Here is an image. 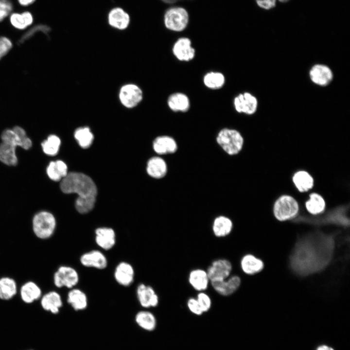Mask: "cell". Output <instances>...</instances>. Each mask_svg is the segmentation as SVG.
<instances>
[{"label": "cell", "instance_id": "cell-31", "mask_svg": "<svg viewBox=\"0 0 350 350\" xmlns=\"http://www.w3.org/2000/svg\"><path fill=\"white\" fill-rule=\"evenodd\" d=\"M135 320L137 324L145 331H154L157 326L155 316L148 311H141L137 313Z\"/></svg>", "mask_w": 350, "mask_h": 350}, {"label": "cell", "instance_id": "cell-44", "mask_svg": "<svg viewBox=\"0 0 350 350\" xmlns=\"http://www.w3.org/2000/svg\"><path fill=\"white\" fill-rule=\"evenodd\" d=\"M12 48L11 41L6 37H0V60Z\"/></svg>", "mask_w": 350, "mask_h": 350}, {"label": "cell", "instance_id": "cell-37", "mask_svg": "<svg viewBox=\"0 0 350 350\" xmlns=\"http://www.w3.org/2000/svg\"><path fill=\"white\" fill-rule=\"evenodd\" d=\"M61 144L59 138L55 135L49 136L47 140L41 143L42 150L44 153L49 156L56 155L59 151Z\"/></svg>", "mask_w": 350, "mask_h": 350}, {"label": "cell", "instance_id": "cell-11", "mask_svg": "<svg viewBox=\"0 0 350 350\" xmlns=\"http://www.w3.org/2000/svg\"><path fill=\"white\" fill-rule=\"evenodd\" d=\"M172 52L175 57L181 62H189L195 55V50L191 39L186 37L178 38L173 44Z\"/></svg>", "mask_w": 350, "mask_h": 350}, {"label": "cell", "instance_id": "cell-46", "mask_svg": "<svg viewBox=\"0 0 350 350\" xmlns=\"http://www.w3.org/2000/svg\"><path fill=\"white\" fill-rule=\"evenodd\" d=\"M20 4L22 6H27L32 4L35 0H18Z\"/></svg>", "mask_w": 350, "mask_h": 350}, {"label": "cell", "instance_id": "cell-24", "mask_svg": "<svg viewBox=\"0 0 350 350\" xmlns=\"http://www.w3.org/2000/svg\"><path fill=\"white\" fill-rule=\"evenodd\" d=\"M153 149L158 154H172L176 152L177 146L175 140L168 136H161L155 139Z\"/></svg>", "mask_w": 350, "mask_h": 350}, {"label": "cell", "instance_id": "cell-36", "mask_svg": "<svg viewBox=\"0 0 350 350\" xmlns=\"http://www.w3.org/2000/svg\"><path fill=\"white\" fill-rule=\"evenodd\" d=\"M74 138L79 145L83 148H87L91 144L94 136L88 127L78 128L74 132Z\"/></svg>", "mask_w": 350, "mask_h": 350}, {"label": "cell", "instance_id": "cell-3", "mask_svg": "<svg viewBox=\"0 0 350 350\" xmlns=\"http://www.w3.org/2000/svg\"><path fill=\"white\" fill-rule=\"evenodd\" d=\"M56 221L54 215L47 211L35 213L32 220L31 228L34 235L40 240H47L55 233Z\"/></svg>", "mask_w": 350, "mask_h": 350}, {"label": "cell", "instance_id": "cell-8", "mask_svg": "<svg viewBox=\"0 0 350 350\" xmlns=\"http://www.w3.org/2000/svg\"><path fill=\"white\" fill-rule=\"evenodd\" d=\"M119 98L124 107L132 108L137 106L143 99V92L140 87L134 84H127L120 89Z\"/></svg>", "mask_w": 350, "mask_h": 350}, {"label": "cell", "instance_id": "cell-4", "mask_svg": "<svg viewBox=\"0 0 350 350\" xmlns=\"http://www.w3.org/2000/svg\"><path fill=\"white\" fill-rule=\"evenodd\" d=\"M299 211V204L292 196L283 194L275 201L272 211L275 217L279 221H285L295 218Z\"/></svg>", "mask_w": 350, "mask_h": 350}, {"label": "cell", "instance_id": "cell-26", "mask_svg": "<svg viewBox=\"0 0 350 350\" xmlns=\"http://www.w3.org/2000/svg\"><path fill=\"white\" fill-rule=\"evenodd\" d=\"M233 229V223L231 219L225 216H219L213 220L212 231L217 238H224L230 234Z\"/></svg>", "mask_w": 350, "mask_h": 350}, {"label": "cell", "instance_id": "cell-19", "mask_svg": "<svg viewBox=\"0 0 350 350\" xmlns=\"http://www.w3.org/2000/svg\"><path fill=\"white\" fill-rule=\"evenodd\" d=\"M81 264L88 267L102 269L105 268L107 261L105 255L99 250H92L83 254L80 259Z\"/></svg>", "mask_w": 350, "mask_h": 350}, {"label": "cell", "instance_id": "cell-40", "mask_svg": "<svg viewBox=\"0 0 350 350\" xmlns=\"http://www.w3.org/2000/svg\"><path fill=\"white\" fill-rule=\"evenodd\" d=\"M196 298L203 313L210 310L212 305L211 299L205 291L198 292Z\"/></svg>", "mask_w": 350, "mask_h": 350}, {"label": "cell", "instance_id": "cell-39", "mask_svg": "<svg viewBox=\"0 0 350 350\" xmlns=\"http://www.w3.org/2000/svg\"><path fill=\"white\" fill-rule=\"evenodd\" d=\"M50 30V28L46 25L40 24L36 25L26 32L18 40V44L23 43L25 41L30 39L34 34L37 32H41L45 34H47Z\"/></svg>", "mask_w": 350, "mask_h": 350}, {"label": "cell", "instance_id": "cell-13", "mask_svg": "<svg viewBox=\"0 0 350 350\" xmlns=\"http://www.w3.org/2000/svg\"><path fill=\"white\" fill-rule=\"evenodd\" d=\"M18 294L23 302L30 304L38 301L42 297L43 292L36 283L32 280H28L19 287Z\"/></svg>", "mask_w": 350, "mask_h": 350}, {"label": "cell", "instance_id": "cell-14", "mask_svg": "<svg viewBox=\"0 0 350 350\" xmlns=\"http://www.w3.org/2000/svg\"><path fill=\"white\" fill-rule=\"evenodd\" d=\"M39 302L43 310L54 315L59 313L63 305L61 295L54 290L44 293Z\"/></svg>", "mask_w": 350, "mask_h": 350}, {"label": "cell", "instance_id": "cell-32", "mask_svg": "<svg viewBox=\"0 0 350 350\" xmlns=\"http://www.w3.org/2000/svg\"><path fill=\"white\" fill-rule=\"evenodd\" d=\"M203 82L205 86L209 89H219L225 84L226 78L221 72L210 71L204 75Z\"/></svg>", "mask_w": 350, "mask_h": 350}, {"label": "cell", "instance_id": "cell-42", "mask_svg": "<svg viewBox=\"0 0 350 350\" xmlns=\"http://www.w3.org/2000/svg\"><path fill=\"white\" fill-rule=\"evenodd\" d=\"M187 306L189 311L195 315H201L203 314L196 298H189L187 301Z\"/></svg>", "mask_w": 350, "mask_h": 350}, {"label": "cell", "instance_id": "cell-45", "mask_svg": "<svg viewBox=\"0 0 350 350\" xmlns=\"http://www.w3.org/2000/svg\"><path fill=\"white\" fill-rule=\"evenodd\" d=\"M258 5L263 9L269 10L276 6V0H255ZM289 0H279L281 2H285Z\"/></svg>", "mask_w": 350, "mask_h": 350}, {"label": "cell", "instance_id": "cell-41", "mask_svg": "<svg viewBox=\"0 0 350 350\" xmlns=\"http://www.w3.org/2000/svg\"><path fill=\"white\" fill-rule=\"evenodd\" d=\"M19 137L21 142V147L25 150H28L32 145L31 139L28 138L24 129L19 126H16L12 129Z\"/></svg>", "mask_w": 350, "mask_h": 350}, {"label": "cell", "instance_id": "cell-17", "mask_svg": "<svg viewBox=\"0 0 350 350\" xmlns=\"http://www.w3.org/2000/svg\"><path fill=\"white\" fill-rule=\"evenodd\" d=\"M188 280L190 286L198 292L205 291L210 284L207 271L201 268H194L188 274Z\"/></svg>", "mask_w": 350, "mask_h": 350}, {"label": "cell", "instance_id": "cell-5", "mask_svg": "<svg viewBox=\"0 0 350 350\" xmlns=\"http://www.w3.org/2000/svg\"><path fill=\"white\" fill-rule=\"evenodd\" d=\"M218 144L229 155L238 154L242 149L244 139L238 130L225 128L222 129L216 137Z\"/></svg>", "mask_w": 350, "mask_h": 350}, {"label": "cell", "instance_id": "cell-21", "mask_svg": "<svg viewBox=\"0 0 350 350\" xmlns=\"http://www.w3.org/2000/svg\"><path fill=\"white\" fill-rule=\"evenodd\" d=\"M95 242L101 248L109 250L116 243V235L114 230L109 228H99L96 229Z\"/></svg>", "mask_w": 350, "mask_h": 350}, {"label": "cell", "instance_id": "cell-10", "mask_svg": "<svg viewBox=\"0 0 350 350\" xmlns=\"http://www.w3.org/2000/svg\"><path fill=\"white\" fill-rule=\"evenodd\" d=\"M233 105L237 112L251 115L257 111L258 100L251 93L245 92L239 93L234 97Z\"/></svg>", "mask_w": 350, "mask_h": 350}, {"label": "cell", "instance_id": "cell-2", "mask_svg": "<svg viewBox=\"0 0 350 350\" xmlns=\"http://www.w3.org/2000/svg\"><path fill=\"white\" fill-rule=\"evenodd\" d=\"M60 187L65 193L77 194L75 208L79 212L86 213L93 209L97 191L96 185L88 176L81 173H68L62 178Z\"/></svg>", "mask_w": 350, "mask_h": 350}, {"label": "cell", "instance_id": "cell-34", "mask_svg": "<svg viewBox=\"0 0 350 350\" xmlns=\"http://www.w3.org/2000/svg\"><path fill=\"white\" fill-rule=\"evenodd\" d=\"M16 148L12 145L2 142L0 144V161L7 165H16L18 163Z\"/></svg>", "mask_w": 350, "mask_h": 350}, {"label": "cell", "instance_id": "cell-22", "mask_svg": "<svg viewBox=\"0 0 350 350\" xmlns=\"http://www.w3.org/2000/svg\"><path fill=\"white\" fill-rule=\"evenodd\" d=\"M134 277V269L132 266L128 262H121L116 267L114 271V278L119 284L128 286L133 282Z\"/></svg>", "mask_w": 350, "mask_h": 350}, {"label": "cell", "instance_id": "cell-38", "mask_svg": "<svg viewBox=\"0 0 350 350\" xmlns=\"http://www.w3.org/2000/svg\"><path fill=\"white\" fill-rule=\"evenodd\" d=\"M1 139L2 142L15 147L17 146L21 147V142L19 137L12 129L4 130L1 135Z\"/></svg>", "mask_w": 350, "mask_h": 350}, {"label": "cell", "instance_id": "cell-27", "mask_svg": "<svg viewBox=\"0 0 350 350\" xmlns=\"http://www.w3.org/2000/svg\"><path fill=\"white\" fill-rule=\"evenodd\" d=\"M326 201L320 194L312 192L309 194V199L305 201L304 207L308 212L313 215L322 213L325 210Z\"/></svg>", "mask_w": 350, "mask_h": 350}, {"label": "cell", "instance_id": "cell-43", "mask_svg": "<svg viewBox=\"0 0 350 350\" xmlns=\"http://www.w3.org/2000/svg\"><path fill=\"white\" fill-rule=\"evenodd\" d=\"M12 8V4L9 0H0V22L9 15Z\"/></svg>", "mask_w": 350, "mask_h": 350}, {"label": "cell", "instance_id": "cell-15", "mask_svg": "<svg viewBox=\"0 0 350 350\" xmlns=\"http://www.w3.org/2000/svg\"><path fill=\"white\" fill-rule=\"evenodd\" d=\"M137 296L140 305L146 308L156 307L159 303V298L154 288L143 283L137 288Z\"/></svg>", "mask_w": 350, "mask_h": 350}, {"label": "cell", "instance_id": "cell-12", "mask_svg": "<svg viewBox=\"0 0 350 350\" xmlns=\"http://www.w3.org/2000/svg\"><path fill=\"white\" fill-rule=\"evenodd\" d=\"M213 289L219 295L228 297L235 293L240 287L241 279L237 275H230L227 279L210 282Z\"/></svg>", "mask_w": 350, "mask_h": 350}, {"label": "cell", "instance_id": "cell-20", "mask_svg": "<svg viewBox=\"0 0 350 350\" xmlns=\"http://www.w3.org/2000/svg\"><path fill=\"white\" fill-rule=\"evenodd\" d=\"M168 107L175 112H186L191 106L190 100L185 93L180 92L171 94L167 99Z\"/></svg>", "mask_w": 350, "mask_h": 350}, {"label": "cell", "instance_id": "cell-28", "mask_svg": "<svg viewBox=\"0 0 350 350\" xmlns=\"http://www.w3.org/2000/svg\"><path fill=\"white\" fill-rule=\"evenodd\" d=\"M242 271L247 275H254L260 272L263 268V262L251 254H246L241 259L240 262Z\"/></svg>", "mask_w": 350, "mask_h": 350}, {"label": "cell", "instance_id": "cell-16", "mask_svg": "<svg viewBox=\"0 0 350 350\" xmlns=\"http://www.w3.org/2000/svg\"><path fill=\"white\" fill-rule=\"evenodd\" d=\"M309 76L314 84L320 86H326L332 81L333 73L328 66L317 64L314 65L310 70Z\"/></svg>", "mask_w": 350, "mask_h": 350}, {"label": "cell", "instance_id": "cell-30", "mask_svg": "<svg viewBox=\"0 0 350 350\" xmlns=\"http://www.w3.org/2000/svg\"><path fill=\"white\" fill-rule=\"evenodd\" d=\"M67 302L75 311L85 310L88 306L86 295L78 289H72L68 293Z\"/></svg>", "mask_w": 350, "mask_h": 350}, {"label": "cell", "instance_id": "cell-7", "mask_svg": "<svg viewBox=\"0 0 350 350\" xmlns=\"http://www.w3.org/2000/svg\"><path fill=\"white\" fill-rule=\"evenodd\" d=\"M53 283L57 288H73L78 282L79 276L73 268L67 265H60L53 274Z\"/></svg>", "mask_w": 350, "mask_h": 350}, {"label": "cell", "instance_id": "cell-1", "mask_svg": "<svg viewBox=\"0 0 350 350\" xmlns=\"http://www.w3.org/2000/svg\"><path fill=\"white\" fill-rule=\"evenodd\" d=\"M334 248L330 235L315 233L300 239L290 257V264L297 274L305 276L321 271L329 264Z\"/></svg>", "mask_w": 350, "mask_h": 350}, {"label": "cell", "instance_id": "cell-29", "mask_svg": "<svg viewBox=\"0 0 350 350\" xmlns=\"http://www.w3.org/2000/svg\"><path fill=\"white\" fill-rule=\"evenodd\" d=\"M146 170L148 175L152 177L161 178L166 175L167 166L162 158L155 157L148 160Z\"/></svg>", "mask_w": 350, "mask_h": 350}, {"label": "cell", "instance_id": "cell-9", "mask_svg": "<svg viewBox=\"0 0 350 350\" xmlns=\"http://www.w3.org/2000/svg\"><path fill=\"white\" fill-rule=\"evenodd\" d=\"M206 271L210 282L223 280L231 275L232 265L228 259H217L211 262Z\"/></svg>", "mask_w": 350, "mask_h": 350}, {"label": "cell", "instance_id": "cell-25", "mask_svg": "<svg viewBox=\"0 0 350 350\" xmlns=\"http://www.w3.org/2000/svg\"><path fill=\"white\" fill-rule=\"evenodd\" d=\"M108 23L112 27L119 30L126 29L130 22L128 14L121 8L112 9L108 16Z\"/></svg>", "mask_w": 350, "mask_h": 350}, {"label": "cell", "instance_id": "cell-23", "mask_svg": "<svg viewBox=\"0 0 350 350\" xmlns=\"http://www.w3.org/2000/svg\"><path fill=\"white\" fill-rule=\"evenodd\" d=\"M18 286L14 279L8 276L0 278V300H10L18 294Z\"/></svg>", "mask_w": 350, "mask_h": 350}, {"label": "cell", "instance_id": "cell-33", "mask_svg": "<svg viewBox=\"0 0 350 350\" xmlns=\"http://www.w3.org/2000/svg\"><path fill=\"white\" fill-rule=\"evenodd\" d=\"M67 165L59 160L51 161L47 168V174L49 178L55 181L60 180L68 174Z\"/></svg>", "mask_w": 350, "mask_h": 350}, {"label": "cell", "instance_id": "cell-18", "mask_svg": "<svg viewBox=\"0 0 350 350\" xmlns=\"http://www.w3.org/2000/svg\"><path fill=\"white\" fill-rule=\"evenodd\" d=\"M292 181L298 191L301 193L308 192L315 186L314 177L303 170L296 172L292 177Z\"/></svg>", "mask_w": 350, "mask_h": 350}, {"label": "cell", "instance_id": "cell-6", "mask_svg": "<svg viewBox=\"0 0 350 350\" xmlns=\"http://www.w3.org/2000/svg\"><path fill=\"white\" fill-rule=\"evenodd\" d=\"M189 14L187 10L180 7L168 9L164 16V22L166 28L174 32L183 31L189 22Z\"/></svg>", "mask_w": 350, "mask_h": 350}, {"label": "cell", "instance_id": "cell-35", "mask_svg": "<svg viewBox=\"0 0 350 350\" xmlns=\"http://www.w3.org/2000/svg\"><path fill=\"white\" fill-rule=\"evenodd\" d=\"M10 21L15 28L23 30L31 25L33 18L31 13L26 11L21 14H12L10 16Z\"/></svg>", "mask_w": 350, "mask_h": 350}, {"label": "cell", "instance_id": "cell-47", "mask_svg": "<svg viewBox=\"0 0 350 350\" xmlns=\"http://www.w3.org/2000/svg\"><path fill=\"white\" fill-rule=\"evenodd\" d=\"M316 350H334L332 348L326 345L318 346Z\"/></svg>", "mask_w": 350, "mask_h": 350}, {"label": "cell", "instance_id": "cell-48", "mask_svg": "<svg viewBox=\"0 0 350 350\" xmlns=\"http://www.w3.org/2000/svg\"><path fill=\"white\" fill-rule=\"evenodd\" d=\"M166 3H173L181 0H161Z\"/></svg>", "mask_w": 350, "mask_h": 350}]
</instances>
